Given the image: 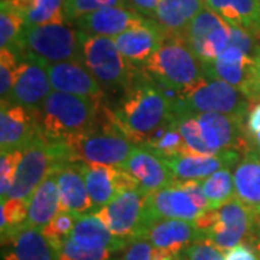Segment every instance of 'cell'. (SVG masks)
<instances>
[{
	"label": "cell",
	"mask_w": 260,
	"mask_h": 260,
	"mask_svg": "<svg viewBox=\"0 0 260 260\" xmlns=\"http://www.w3.org/2000/svg\"><path fill=\"white\" fill-rule=\"evenodd\" d=\"M142 70L124 90L114 119L120 130L135 143H145L149 136L168 121L175 119V99L168 95L158 84L145 80Z\"/></svg>",
	"instance_id": "6da1fadb"
},
{
	"label": "cell",
	"mask_w": 260,
	"mask_h": 260,
	"mask_svg": "<svg viewBox=\"0 0 260 260\" xmlns=\"http://www.w3.org/2000/svg\"><path fill=\"white\" fill-rule=\"evenodd\" d=\"M34 113L37 114L39 136L48 143H59L97 127L112 114V110L103 100L52 91Z\"/></svg>",
	"instance_id": "7a4b0ae2"
},
{
	"label": "cell",
	"mask_w": 260,
	"mask_h": 260,
	"mask_svg": "<svg viewBox=\"0 0 260 260\" xmlns=\"http://www.w3.org/2000/svg\"><path fill=\"white\" fill-rule=\"evenodd\" d=\"M54 145L61 164H99L109 167H121L138 146L117 126L113 112L97 127Z\"/></svg>",
	"instance_id": "3957f363"
},
{
	"label": "cell",
	"mask_w": 260,
	"mask_h": 260,
	"mask_svg": "<svg viewBox=\"0 0 260 260\" xmlns=\"http://www.w3.org/2000/svg\"><path fill=\"white\" fill-rule=\"evenodd\" d=\"M16 55L42 67L56 62H83V32L70 23L25 26Z\"/></svg>",
	"instance_id": "277c9868"
},
{
	"label": "cell",
	"mask_w": 260,
	"mask_h": 260,
	"mask_svg": "<svg viewBox=\"0 0 260 260\" xmlns=\"http://www.w3.org/2000/svg\"><path fill=\"white\" fill-rule=\"evenodd\" d=\"M156 83L178 95L205 78L204 67L184 37H165L164 44L142 68Z\"/></svg>",
	"instance_id": "5b68a950"
},
{
	"label": "cell",
	"mask_w": 260,
	"mask_h": 260,
	"mask_svg": "<svg viewBox=\"0 0 260 260\" xmlns=\"http://www.w3.org/2000/svg\"><path fill=\"white\" fill-rule=\"evenodd\" d=\"M251 102L230 84L204 78L175 99V117L200 113H221L247 121Z\"/></svg>",
	"instance_id": "8992f818"
},
{
	"label": "cell",
	"mask_w": 260,
	"mask_h": 260,
	"mask_svg": "<svg viewBox=\"0 0 260 260\" xmlns=\"http://www.w3.org/2000/svg\"><path fill=\"white\" fill-rule=\"evenodd\" d=\"M83 62L94 78L109 88L126 90L142 70L129 64L114 39L83 34Z\"/></svg>",
	"instance_id": "52a82bcc"
},
{
	"label": "cell",
	"mask_w": 260,
	"mask_h": 260,
	"mask_svg": "<svg viewBox=\"0 0 260 260\" xmlns=\"http://www.w3.org/2000/svg\"><path fill=\"white\" fill-rule=\"evenodd\" d=\"M148 192L140 188H133L117 195L94 214L106 224L113 236L129 246L139 240L149 225L146 215Z\"/></svg>",
	"instance_id": "ba28073f"
},
{
	"label": "cell",
	"mask_w": 260,
	"mask_h": 260,
	"mask_svg": "<svg viewBox=\"0 0 260 260\" xmlns=\"http://www.w3.org/2000/svg\"><path fill=\"white\" fill-rule=\"evenodd\" d=\"M58 164H61V160L55 145L48 143L41 136L37 138L28 148L22 150L13 185L5 200L28 201L29 197Z\"/></svg>",
	"instance_id": "9c48e42d"
},
{
	"label": "cell",
	"mask_w": 260,
	"mask_h": 260,
	"mask_svg": "<svg viewBox=\"0 0 260 260\" xmlns=\"http://www.w3.org/2000/svg\"><path fill=\"white\" fill-rule=\"evenodd\" d=\"M253 211L236 197L218 208L214 225L203 233L224 254L239 244H249L253 234Z\"/></svg>",
	"instance_id": "30bf717a"
},
{
	"label": "cell",
	"mask_w": 260,
	"mask_h": 260,
	"mask_svg": "<svg viewBox=\"0 0 260 260\" xmlns=\"http://www.w3.org/2000/svg\"><path fill=\"white\" fill-rule=\"evenodd\" d=\"M184 38L201 64H208L230 45L232 26L213 10L204 8L191 22Z\"/></svg>",
	"instance_id": "8fae6325"
},
{
	"label": "cell",
	"mask_w": 260,
	"mask_h": 260,
	"mask_svg": "<svg viewBox=\"0 0 260 260\" xmlns=\"http://www.w3.org/2000/svg\"><path fill=\"white\" fill-rule=\"evenodd\" d=\"M205 78L220 80L240 90L251 104H256V56L229 45L213 62L203 64Z\"/></svg>",
	"instance_id": "7c38bea8"
},
{
	"label": "cell",
	"mask_w": 260,
	"mask_h": 260,
	"mask_svg": "<svg viewBox=\"0 0 260 260\" xmlns=\"http://www.w3.org/2000/svg\"><path fill=\"white\" fill-rule=\"evenodd\" d=\"M197 120L203 139L214 153L237 150L243 155L250 148V132L246 120L221 113H200Z\"/></svg>",
	"instance_id": "4fadbf2b"
},
{
	"label": "cell",
	"mask_w": 260,
	"mask_h": 260,
	"mask_svg": "<svg viewBox=\"0 0 260 260\" xmlns=\"http://www.w3.org/2000/svg\"><path fill=\"white\" fill-rule=\"evenodd\" d=\"M120 168L148 194L175 185L177 182L171 168L168 167L167 159L148 145L139 143Z\"/></svg>",
	"instance_id": "5bb4252c"
},
{
	"label": "cell",
	"mask_w": 260,
	"mask_h": 260,
	"mask_svg": "<svg viewBox=\"0 0 260 260\" xmlns=\"http://www.w3.org/2000/svg\"><path fill=\"white\" fill-rule=\"evenodd\" d=\"M80 167L94 211L109 204L121 192L139 188L138 182L120 167L99 164H80Z\"/></svg>",
	"instance_id": "9a60e30c"
},
{
	"label": "cell",
	"mask_w": 260,
	"mask_h": 260,
	"mask_svg": "<svg viewBox=\"0 0 260 260\" xmlns=\"http://www.w3.org/2000/svg\"><path fill=\"white\" fill-rule=\"evenodd\" d=\"M39 138L37 114L18 104L2 106L0 112V152H18Z\"/></svg>",
	"instance_id": "2e32d148"
},
{
	"label": "cell",
	"mask_w": 260,
	"mask_h": 260,
	"mask_svg": "<svg viewBox=\"0 0 260 260\" xmlns=\"http://www.w3.org/2000/svg\"><path fill=\"white\" fill-rule=\"evenodd\" d=\"M54 91L80 95L91 100H103V85L87 70L84 62L68 61L44 65Z\"/></svg>",
	"instance_id": "e0dca14e"
},
{
	"label": "cell",
	"mask_w": 260,
	"mask_h": 260,
	"mask_svg": "<svg viewBox=\"0 0 260 260\" xmlns=\"http://www.w3.org/2000/svg\"><path fill=\"white\" fill-rule=\"evenodd\" d=\"M148 19L129 6H112L95 10L74 20V26L85 35L116 38L132 28L140 26Z\"/></svg>",
	"instance_id": "ac0fdd59"
},
{
	"label": "cell",
	"mask_w": 260,
	"mask_h": 260,
	"mask_svg": "<svg viewBox=\"0 0 260 260\" xmlns=\"http://www.w3.org/2000/svg\"><path fill=\"white\" fill-rule=\"evenodd\" d=\"M165 37L158 23L153 19H148L143 25L129 29L113 39L124 59L142 70L164 44Z\"/></svg>",
	"instance_id": "d6986e66"
},
{
	"label": "cell",
	"mask_w": 260,
	"mask_h": 260,
	"mask_svg": "<svg viewBox=\"0 0 260 260\" xmlns=\"http://www.w3.org/2000/svg\"><path fill=\"white\" fill-rule=\"evenodd\" d=\"M52 93V87L48 78L47 70L38 62L22 59L19 64L9 104H18L29 110H38L48 95Z\"/></svg>",
	"instance_id": "ffe728a7"
},
{
	"label": "cell",
	"mask_w": 260,
	"mask_h": 260,
	"mask_svg": "<svg viewBox=\"0 0 260 260\" xmlns=\"http://www.w3.org/2000/svg\"><path fill=\"white\" fill-rule=\"evenodd\" d=\"M201 213L194 200L178 185L148 194L146 215L149 224L158 220H184L194 223Z\"/></svg>",
	"instance_id": "44dd1931"
},
{
	"label": "cell",
	"mask_w": 260,
	"mask_h": 260,
	"mask_svg": "<svg viewBox=\"0 0 260 260\" xmlns=\"http://www.w3.org/2000/svg\"><path fill=\"white\" fill-rule=\"evenodd\" d=\"M242 159L240 152L225 150L217 155H175L167 158L168 167L171 168L175 179H205L221 169H232Z\"/></svg>",
	"instance_id": "7402d4cb"
},
{
	"label": "cell",
	"mask_w": 260,
	"mask_h": 260,
	"mask_svg": "<svg viewBox=\"0 0 260 260\" xmlns=\"http://www.w3.org/2000/svg\"><path fill=\"white\" fill-rule=\"evenodd\" d=\"M3 260H58V250L41 229L25 225L2 237Z\"/></svg>",
	"instance_id": "603a6c76"
},
{
	"label": "cell",
	"mask_w": 260,
	"mask_h": 260,
	"mask_svg": "<svg viewBox=\"0 0 260 260\" xmlns=\"http://www.w3.org/2000/svg\"><path fill=\"white\" fill-rule=\"evenodd\" d=\"M200 237L201 233L191 221L158 220L149 224L140 239L148 240L153 247L167 251L178 259L179 254Z\"/></svg>",
	"instance_id": "cb8c5ba5"
},
{
	"label": "cell",
	"mask_w": 260,
	"mask_h": 260,
	"mask_svg": "<svg viewBox=\"0 0 260 260\" xmlns=\"http://www.w3.org/2000/svg\"><path fill=\"white\" fill-rule=\"evenodd\" d=\"M55 172L59 191V211H68L78 215L93 213V203L85 185L80 164H58Z\"/></svg>",
	"instance_id": "d4e9b609"
},
{
	"label": "cell",
	"mask_w": 260,
	"mask_h": 260,
	"mask_svg": "<svg viewBox=\"0 0 260 260\" xmlns=\"http://www.w3.org/2000/svg\"><path fill=\"white\" fill-rule=\"evenodd\" d=\"M234 197L253 213L260 211V153L249 148L234 167Z\"/></svg>",
	"instance_id": "484cf974"
},
{
	"label": "cell",
	"mask_w": 260,
	"mask_h": 260,
	"mask_svg": "<svg viewBox=\"0 0 260 260\" xmlns=\"http://www.w3.org/2000/svg\"><path fill=\"white\" fill-rule=\"evenodd\" d=\"M204 8V0H160L153 20L168 37H184L191 22Z\"/></svg>",
	"instance_id": "4316f807"
},
{
	"label": "cell",
	"mask_w": 260,
	"mask_h": 260,
	"mask_svg": "<svg viewBox=\"0 0 260 260\" xmlns=\"http://www.w3.org/2000/svg\"><path fill=\"white\" fill-rule=\"evenodd\" d=\"M204 3L229 25L244 29L260 42V0H204Z\"/></svg>",
	"instance_id": "83f0119b"
},
{
	"label": "cell",
	"mask_w": 260,
	"mask_h": 260,
	"mask_svg": "<svg viewBox=\"0 0 260 260\" xmlns=\"http://www.w3.org/2000/svg\"><path fill=\"white\" fill-rule=\"evenodd\" d=\"M59 211V191L56 182V172L48 175L42 184L34 191L28 200V220L26 225L44 229Z\"/></svg>",
	"instance_id": "f1b7e54d"
},
{
	"label": "cell",
	"mask_w": 260,
	"mask_h": 260,
	"mask_svg": "<svg viewBox=\"0 0 260 260\" xmlns=\"http://www.w3.org/2000/svg\"><path fill=\"white\" fill-rule=\"evenodd\" d=\"M142 145H148L149 148L156 150L165 159L175 155H189V150L186 148L184 138L178 130L174 119L159 127L156 132H153Z\"/></svg>",
	"instance_id": "f546056e"
},
{
	"label": "cell",
	"mask_w": 260,
	"mask_h": 260,
	"mask_svg": "<svg viewBox=\"0 0 260 260\" xmlns=\"http://www.w3.org/2000/svg\"><path fill=\"white\" fill-rule=\"evenodd\" d=\"M23 16L28 26L68 22L65 0H30Z\"/></svg>",
	"instance_id": "4dcf8cb0"
},
{
	"label": "cell",
	"mask_w": 260,
	"mask_h": 260,
	"mask_svg": "<svg viewBox=\"0 0 260 260\" xmlns=\"http://www.w3.org/2000/svg\"><path fill=\"white\" fill-rule=\"evenodd\" d=\"M25 26H26L25 16L18 9L2 2L0 5V48L9 49L16 54Z\"/></svg>",
	"instance_id": "1f68e13d"
},
{
	"label": "cell",
	"mask_w": 260,
	"mask_h": 260,
	"mask_svg": "<svg viewBox=\"0 0 260 260\" xmlns=\"http://www.w3.org/2000/svg\"><path fill=\"white\" fill-rule=\"evenodd\" d=\"M203 189L208 207L217 210L234 198V178L230 169H221L203 179Z\"/></svg>",
	"instance_id": "d6a6232c"
},
{
	"label": "cell",
	"mask_w": 260,
	"mask_h": 260,
	"mask_svg": "<svg viewBox=\"0 0 260 260\" xmlns=\"http://www.w3.org/2000/svg\"><path fill=\"white\" fill-rule=\"evenodd\" d=\"M0 233L2 237L26 225L28 201L23 200H0Z\"/></svg>",
	"instance_id": "836d02e7"
},
{
	"label": "cell",
	"mask_w": 260,
	"mask_h": 260,
	"mask_svg": "<svg viewBox=\"0 0 260 260\" xmlns=\"http://www.w3.org/2000/svg\"><path fill=\"white\" fill-rule=\"evenodd\" d=\"M175 124H177L178 130L181 132L184 142H185L186 148L189 150V153L194 155H217L214 153L211 149L207 146V143L201 136V130H200V124L197 120V116H181V117H175Z\"/></svg>",
	"instance_id": "e575fe53"
},
{
	"label": "cell",
	"mask_w": 260,
	"mask_h": 260,
	"mask_svg": "<svg viewBox=\"0 0 260 260\" xmlns=\"http://www.w3.org/2000/svg\"><path fill=\"white\" fill-rule=\"evenodd\" d=\"M77 220H78V214L58 211L55 217L42 229V233L45 234L48 240L54 244L56 250L59 251L65 240L71 236Z\"/></svg>",
	"instance_id": "d590c367"
},
{
	"label": "cell",
	"mask_w": 260,
	"mask_h": 260,
	"mask_svg": "<svg viewBox=\"0 0 260 260\" xmlns=\"http://www.w3.org/2000/svg\"><path fill=\"white\" fill-rule=\"evenodd\" d=\"M20 61L22 59L13 51H9V49L0 51V97H2V106H6L9 103Z\"/></svg>",
	"instance_id": "8d00e7d4"
},
{
	"label": "cell",
	"mask_w": 260,
	"mask_h": 260,
	"mask_svg": "<svg viewBox=\"0 0 260 260\" xmlns=\"http://www.w3.org/2000/svg\"><path fill=\"white\" fill-rule=\"evenodd\" d=\"M112 6H127V0H65L67 18L71 22L95 10Z\"/></svg>",
	"instance_id": "74e56055"
},
{
	"label": "cell",
	"mask_w": 260,
	"mask_h": 260,
	"mask_svg": "<svg viewBox=\"0 0 260 260\" xmlns=\"http://www.w3.org/2000/svg\"><path fill=\"white\" fill-rule=\"evenodd\" d=\"M114 260H178L167 251L153 247L148 240H135L123 250L119 259Z\"/></svg>",
	"instance_id": "f35d334b"
},
{
	"label": "cell",
	"mask_w": 260,
	"mask_h": 260,
	"mask_svg": "<svg viewBox=\"0 0 260 260\" xmlns=\"http://www.w3.org/2000/svg\"><path fill=\"white\" fill-rule=\"evenodd\" d=\"M178 260H224V253L201 236L179 254Z\"/></svg>",
	"instance_id": "ab89813d"
},
{
	"label": "cell",
	"mask_w": 260,
	"mask_h": 260,
	"mask_svg": "<svg viewBox=\"0 0 260 260\" xmlns=\"http://www.w3.org/2000/svg\"><path fill=\"white\" fill-rule=\"evenodd\" d=\"M22 150L6 152L0 155V200H5L15 181V174Z\"/></svg>",
	"instance_id": "60d3db41"
},
{
	"label": "cell",
	"mask_w": 260,
	"mask_h": 260,
	"mask_svg": "<svg viewBox=\"0 0 260 260\" xmlns=\"http://www.w3.org/2000/svg\"><path fill=\"white\" fill-rule=\"evenodd\" d=\"M175 185L182 188L185 192H188V195L194 200V203L201 211H205V210L210 208L204 195V189H203V179H185V181L177 179Z\"/></svg>",
	"instance_id": "b9f144b4"
},
{
	"label": "cell",
	"mask_w": 260,
	"mask_h": 260,
	"mask_svg": "<svg viewBox=\"0 0 260 260\" xmlns=\"http://www.w3.org/2000/svg\"><path fill=\"white\" fill-rule=\"evenodd\" d=\"M224 260H260L259 254L249 244L243 243L224 254Z\"/></svg>",
	"instance_id": "7bdbcfd3"
},
{
	"label": "cell",
	"mask_w": 260,
	"mask_h": 260,
	"mask_svg": "<svg viewBox=\"0 0 260 260\" xmlns=\"http://www.w3.org/2000/svg\"><path fill=\"white\" fill-rule=\"evenodd\" d=\"M133 9L139 12L140 15H145L149 19H153L155 10L160 3V0H130Z\"/></svg>",
	"instance_id": "ee69618b"
},
{
	"label": "cell",
	"mask_w": 260,
	"mask_h": 260,
	"mask_svg": "<svg viewBox=\"0 0 260 260\" xmlns=\"http://www.w3.org/2000/svg\"><path fill=\"white\" fill-rule=\"evenodd\" d=\"M246 124H247V129L251 135H256L260 132V103H256L251 106Z\"/></svg>",
	"instance_id": "f6af8a7d"
},
{
	"label": "cell",
	"mask_w": 260,
	"mask_h": 260,
	"mask_svg": "<svg viewBox=\"0 0 260 260\" xmlns=\"http://www.w3.org/2000/svg\"><path fill=\"white\" fill-rule=\"evenodd\" d=\"M253 218H254V223H253V234H251V240L249 243L250 247H254L257 243L260 242V211L257 213H253Z\"/></svg>",
	"instance_id": "bcb514c9"
},
{
	"label": "cell",
	"mask_w": 260,
	"mask_h": 260,
	"mask_svg": "<svg viewBox=\"0 0 260 260\" xmlns=\"http://www.w3.org/2000/svg\"><path fill=\"white\" fill-rule=\"evenodd\" d=\"M256 103H260V51L256 55Z\"/></svg>",
	"instance_id": "7dc6e473"
},
{
	"label": "cell",
	"mask_w": 260,
	"mask_h": 260,
	"mask_svg": "<svg viewBox=\"0 0 260 260\" xmlns=\"http://www.w3.org/2000/svg\"><path fill=\"white\" fill-rule=\"evenodd\" d=\"M253 249H254V251H256V253H257V254L260 256V242L257 243V244H256V246H254Z\"/></svg>",
	"instance_id": "c3c4849f"
},
{
	"label": "cell",
	"mask_w": 260,
	"mask_h": 260,
	"mask_svg": "<svg viewBox=\"0 0 260 260\" xmlns=\"http://www.w3.org/2000/svg\"><path fill=\"white\" fill-rule=\"evenodd\" d=\"M259 133H260V132H259Z\"/></svg>",
	"instance_id": "681fc988"
},
{
	"label": "cell",
	"mask_w": 260,
	"mask_h": 260,
	"mask_svg": "<svg viewBox=\"0 0 260 260\" xmlns=\"http://www.w3.org/2000/svg\"><path fill=\"white\" fill-rule=\"evenodd\" d=\"M259 257H260V256H259Z\"/></svg>",
	"instance_id": "f907efd6"
}]
</instances>
